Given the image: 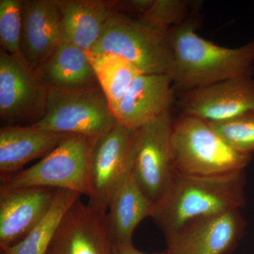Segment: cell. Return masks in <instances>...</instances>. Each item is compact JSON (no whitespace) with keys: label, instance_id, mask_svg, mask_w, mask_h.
Instances as JSON below:
<instances>
[{"label":"cell","instance_id":"obj_2","mask_svg":"<svg viewBox=\"0 0 254 254\" xmlns=\"http://www.w3.org/2000/svg\"><path fill=\"white\" fill-rule=\"evenodd\" d=\"M245 184L244 172L219 176L176 172L151 218L166 237L195 219L240 210L246 203Z\"/></svg>","mask_w":254,"mask_h":254},{"label":"cell","instance_id":"obj_5","mask_svg":"<svg viewBox=\"0 0 254 254\" xmlns=\"http://www.w3.org/2000/svg\"><path fill=\"white\" fill-rule=\"evenodd\" d=\"M96 139L83 135L66 134L38 163L14 174L1 185L70 190L89 198L92 195V155Z\"/></svg>","mask_w":254,"mask_h":254},{"label":"cell","instance_id":"obj_14","mask_svg":"<svg viewBox=\"0 0 254 254\" xmlns=\"http://www.w3.org/2000/svg\"><path fill=\"white\" fill-rule=\"evenodd\" d=\"M174 100L171 76L142 73L133 82L114 113L118 125L137 129L170 113Z\"/></svg>","mask_w":254,"mask_h":254},{"label":"cell","instance_id":"obj_25","mask_svg":"<svg viewBox=\"0 0 254 254\" xmlns=\"http://www.w3.org/2000/svg\"><path fill=\"white\" fill-rule=\"evenodd\" d=\"M110 254H150L136 250L133 243L112 244ZM151 254H166L165 252Z\"/></svg>","mask_w":254,"mask_h":254},{"label":"cell","instance_id":"obj_16","mask_svg":"<svg viewBox=\"0 0 254 254\" xmlns=\"http://www.w3.org/2000/svg\"><path fill=\"white\" fill-rule=\"evenodd\" d=\"M66 134L33 127L4 126L0 128V177L4 182L26 164L43 158Z\"/></svg>","mask_w":254,"mask_h":254},{"label":"cell","instance_id":"obj_6","mask_svg":"<svg viewBox=\"0 0 254 254\" xmlns=\"http://www.w3.org/2000/svg\"><path fill=\"white\" fill-rule=\"evenodd\" d=\"M118 125L99 85L81 89H49L46 113L35 128L98 138Z\"/></svg>","mask_w":254,"mask_h":254},{"label":"cell","instance_id":"obj_20","mask_svg":"<svg viewBox=\"0 0 254 254\" xmlns=\"http://www.w3.org/2000/svg\"><path fill=\"white\" fill-rule=\"evenodd\" d=\"M81 196L73 190H57L54 202L44 218L22 241L9 247H1V253L46 254L65 214Z\"/></svg>","mask_w":254,"mask_h":254},{"label":"cell","instance_id":"obj_22","mask_svg":"<svg viewBox=\"0 0 254 254\" xmlns=\"http://www.w3.org/2000/svg\"><path fill=\"white\" fill-rule=\"evenodd\" d=\"M208 125L232 149L242 154H254V112Z\"/></svg>","mask_w":254,"mask_h":254},{"label":"cell","instance_id":"obj_4","mask_svg":"<svg viewBox=\"0 0 254 254\" xmlns=\"http://www.w3.org/2000/svg\"><path fill=\"white\" fill-rule=\"evenodd\" d=\"M172 146L176 172L187 175L243 173L252 159L232 149L206 122L185 115L173 123Z\"/></svg>","mask_w":254,"mask_h":254},{"label":"cell","instance_id":"obj_19","mask_svg":"<svg viewBox=\"0 0 254 254\" xmlns=\"http://www.w3.org/2000/svg\"><path fill=\"white\" fill-rule=\"evenodd\" d=\"M155 204L146 196L130 174L110 201L105 224L112 244L133 243V235L142 220L151 218Z\"/></svg>","mask_w":254,"mask_h":254},{"label":"cell","instance_id":"obj_18","mask_svg":"<svg viewBox=\"0 0 254 254\" xmlns=\"http://www.w3.org/2000/svg\"><path fill=\"white\" fill-rule=\"evenodd\" d=\"M36 71L48 89L68 91L99 85L88 53L69 43H60Z\"/></svg>","mask_w":254,"mask_h":254},{"label":"cell","instance_id":"obj_3","mask_svg":"<svg viewBox=\"0 0 254 254\" xmlns=\"http://www.w3.org/2000/svg\"><path fill=\"white\" fill-rule=\"evenodd\" d=\"M91 53L120 55L145 74H167L173 54L168 30L142 17L115 12Z\"/></svg>","mask_w":254,"mask_h":254},{"label":"cell","instance_id":"obj_8","mask_svg":"<svg viewBox=\"0 0 254 254\" xmlns=\"http://www.w3.org/2000/svg\"><path fill=\"white\" fill-rule=\"evenodd\" d=\"M170 113L137 128L131 153V175L145 196L158 203L176 173Z\"/></svg>","mask_w":254,"mask_h":254},{"label":"cell","instance_id":"obj_13","mask_svg":"<svg viewBox=\"0 0 254 254\" xmlns=\"http://www.w3.org/2000/svg\"><path fill=\"white\" fill-rule=\"evenodd\" d=\"M105 218L79 198L65 214L46 254H110Z\"/></svg>","mask_w":254,"mask_h":254},{"label":"cell","instance_id":"obj_12","mask_svg":"<svg viewBox=\"0 0 254 254\" xmlns=\"http://www.w3.org/2000/svg\"><path fill=\"white\" fill-rule=\"evenodd\" d=\"M57 190L45 187L0 186V248L22 241L54 202Z\"/></svg>","mask_w":254,"mask_h":254},{"label":"cell","instance_id":"obj_9","mask_svg":"<svg viewBox=\"0 0 254 254\" xmlns=\"http://www.w3.org/2000/svg\"><path fill=\"white\" fill-rule=\"evenodd\" d=\"M136 129L118 125L97 138L92 155L88 205L106 215L114 195L129 177Z\"/></svg>","mask_w":254,"mask_h":254},{"label":"cell","instance_id":"obj_21","mask_svg":"<svg viewBox=\"0 0 254 254\" xmlns=\"http://www.w3.org/2000/svg\"><path fill=\"white\" fill-rule=\"evenodd\" d=\"M87 53L98 84L115 112L133 82L142 73L133 64L115 53Z\"/></svg>","mask_w":254,"mask_h":254},{"label":"cell","instance_id":"obj_1","mask_svg":"<svg viewBox=\"0 0 254 254\" xmlns=\"http://www.w3.org/2000/svg\"><path fill=\"white\" fill-rule=\"evenodd\" d=\"M195 19L170 28L173 63L171 76L179 91H188L227 80L252 77L254 38L239 48H225L196 33Z\"/></svg>","mask_w":254,"mask_h":254},{"label":"cell","instance_id":"obj_24","mask_svg":"<svg viewBox=\"0 0 254 254\" xmlns=\"http://www.w3.org/2000/svg\"><path fill=\"white\" fill-rule=\"evenodd\" d=\"M191 3L186 0H151L144 18L166 30L178 26L187 19Z\"/></svg>","mask_w":254,"mask_h":254},{"label":"cell","instance_id":"obj_23","mask_svg":"<svg viewBox=\"0 0 254 254\" xmlns=\"http://www.w3.org/2000/svg\"><path fill=\"white\" fill-rule=\"evenodd\" d=\"M23 0H0L1 49L9 54L21 53Z\"/></svg>","mask_w":254,"mask_h":254},{"label":"cell","instance_id":"obj_15","mask_svg":"<svg viewBox=\"0 0 254 254\" xmlns=\"http://www.w3.org/2000/svg\"><path fill=\"white\" fill-rule=\"evenodd\" d=\"M21 54L38 69L61 42V13L57 0H23Z\"/></svg>","mask_w":254,"mask_h":254},{"label":"cell","instance_id":"obj_7","mask_svg":"<svg viewBox=\"0 0 254 254\" xmlns=\"http://www.w3.org/2000/svg\"><path fill=\"white\" fill-rule=\"evenodd\" d=\"M48 87L21 54L0 49V121L32 127L46 113Z\"/></svg>","mask_w":254,"mask_h":254},{"label":"cell","instance_id":"obj_17","mask_svg":"<svg viewBox=\"0 0 254 254\" xmlns=\"http://www.w3.org/2000/svg\"><path fill=\"white\" fill-rule=\"evenodd\" d=\"M61 13V42L89 53L115 11L113 1L57 0Z\"/></svg>","mask_w":254,"mask_h":254},{"label":"cell","instance_id":"obj_26","mask_svg":"<svg viewBox=\"0 0 254 254\" xmlns=\"http://www.w3.org/2000/svg\"><path fill=\"white\" fill-rule=\"evenodd\" d=\"M1 254H3V253H1Z\"/></svg>","mask_w":254,"mask_h":254},{"label":"cell","instance_id":"obj_11","mask_svg":"<svg viewBox=\"0 0 254 254\" xmlns=\"http://www.w3.org/2000/svg\"><path fill=\"white\" fill-rule=\"evenodd\" d=\"M246 222L240 210L187 222L166 236V254H226L243 235Z\"/></svg>","mask_w":254,"mask_h":254},{"label":"cell","instance_id":"obj_10","mask_svg":"<svg viewBox=\"0 0 254 254\" xmlns=\"http://www.w3.org/2000/svg\"><path fill=\"white\" fill-rule=\"evenodd\" d=\"M177 104L182 115L206 123L232 120L254 112V79L235 78L180 91Z\"/></svg>","mask_w":254,"mask_h":254}]
</instances>
